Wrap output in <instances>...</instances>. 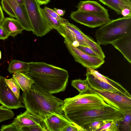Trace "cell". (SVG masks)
<instances>
[{
    "label": "cell",
    "instance_id": "obj_26",
    "mask_svg": "<svg viewBox=\"0 0 131 131\" xmlns=\"http://www.w3.org/2000/svg\"><path fill=\"white\" fill-rule=\"evenodd\" d=\"M110 120L96 121L86 123L81 127L84 131H96Z\"/></svg>",
    "mask_w": 131,
    "mask_h": 131
},
{
    "label": "cell",
    "instance_id": "obj_1",
    "mask_svg": "<svg viewBox=\"0 0 131 131\" xmlns=\"http://www.w3.org/2000/svg\"><path fill=\"white\" fill-rule=\"evenodd\" d=\"M21 98L26 110L42 121L54 114L63 115V101L34 83L23 92Z\"/></svg>",
    "mask_w": 131,
    "mask_h": 131
},
{
    "label": "cell",
    "instance_id": "obj_35",
    "mask_svg": "<svg viewBox=\"0 0 131 131\" xmlns=\"http://www.w3.org/2000/svg\"><path fill=\"white\" fill-rule=\"evenodd\" d=\"M1 131H19L13 122L7 125H2L0 129Z\"/></svg>",
    "mask_w": 131,
    "mask_h": 131
},
{
    "label": "cell",
    "instance_id": "obj_20",
    "mask_svg": "<svg viewBox=\"0 0 131 131\" xmlns=\"http://www.w3.org/2000/svg\"><path fill=\"white\" fill-rule=\"evenodd\" d=\"M98 0L119 15H121V11L124 9L131 8V0Z\"/></svg>",
    "mask_w": 131,
    "mask_h": 131
},
{
    "label": "cell",
    "instance_id": "obj_16",
    "mask_svg": "<svg viewBox=\"0 0 131 131\" xmlns=\"http://www.w3.org/2000/svg\"><path fill=\"white\" fill-rule=\"evenodd\" d=\"M13 122L20 131V128L22 127L40 124L44 122L26 110L17 116Z\"/></svg>",
    "mask_w": 131,
    "mask_h": 131
},
{
    "label": "cell",
    "instance_id": "obj_40",
    "mask_svg": "<svg viewBox=\"0 0 131 131\" xmlns=\"http://www.w3.org/2000/svg\"><path fill=\"white\" fill-rule=\"evenodd\" d=\"M40 5H46L49 3L50 0H36Z\"/></svg>",
    "mask_w": 131,
    "mask_h": 131
},
{
    "label": "cell",
    "instance_id": "obj_4",
    "mask_svg": "<svg viewBox=\"0 0 131 131\" xmlns=\"http://www.w3.org/2000/svg\"><path fill=\"white\" fill-rule=\"evenodd\" d=\"M131 34V17L111 20L96 31L95 37L100 45H106Z\"/></svg>",
    "mask_w": 131,
    "mask_h": 131
},
{
    "label": "cell",
    "instance_id": "obj_24",
    "mask_svg": "<svg viewBox=\"0 0 131 131\" xmlns=\"http://www.w3.org/2000/svg\"><path fill=\"white\" fill-rule=\"evenodd\" d=\"M71 85L79 91V94L84 93L89 90V85L87 79L82 80L79 79L71 81Z\"/></svg>",
    "mask_w": 131,
    "mask_h": 131
},
{
    "label": "cell",
    "instance_id": "obj_8",
    "mask_svg": "<svg viewBox=\"0 0 131 131\" xmlns=\"http://www.w3.org/2000/svg\"><path fill=\"white\" fill-rule=\"evenodd\" d=\"M1 4L3 10L11 17L15 18L24 30L32 31L33 28L24 4H20L16 0H1Z\"/></svg>",
    "mask_w": 131,
    "mask_h": 131
},
{
    "label": "cell",
    "instance_id": "obj_12",
    "mask_svg": "<svg viewBox=\"0 0 131 131\" xmlns=\"http://www.w3.org/2000/svg\"><path fill=\"white\" fill-rule=\"evenodd\" d=\"M77 7L80 11L110 18L108 10L95 1H80Z\"/></svg>",
    "mask_w": 131,
    "mask_h": 131
},
{
    "label": "cell",
    "instance_id": "obj_29",
    "mask_svg": "<svg viewBox=\"0 0 131 131\" xmlns=\"http://www.w3.org/2000/svg\"><path fill=\"white\" fill-rule=\"evenodd\" d=\"M15 114L11 109L0 106V123L13 118Z\"/></svg>",
    "mask_w": 131,
    "mask_h": 131
},
{
    "label": "cell",
    "instance_id": "obj_9",
    "mask_svg": "<svg viewBox=\"0 0 131 131\" xmlns=\"http://www.w3.org/2000/svg\"><path fill=\"white\" fill-rule=\"evenodd\" d=\"M64 42L75 61L84 67L95 70L100 67L105 62L104 59L89 55L82 51L65 38Z\"/></svg>",
    "mask_w": 131,
    "mask_h": 131
},
{
    "label": "cell",
    "instance_id": "obj_11",
    "mask_svg": "<svg viewBox=\"0 0 131 131\" xmlns=\"http://www.w3.org/2000/svg\"><path fill=\"white\" fill-rule=\"evenodd\" d=\"M71 19L75 22L91 28L101 27L111 20L110 18L77 10L70 14Z\"/></svg>",
    "mask_w": 131,
    "mask_h": 131
},
{
    "label": "cell",
    "instance_id": "obj_39",
    "mask_svg": "<svg viewBox=\"0 0 131 131\" xmlns=\"http://www.w3.org/2000/svg\"><path fill=\"white\" fill-rule=\"evenodd\" d=\"M5 18L2 8L0 5V26Z\"/></svg>",
    "mask_w": 131,
    "mask_h": 131
},
{
    "label": "cell",
    "instance_id": "obj_14",
    "mask_svg": "<svg viewBox=\"0 0 131 131\" xmlns=\"http://www.w3.org/2000/svg\"><path fill=\"white\" fill-rule=\"evenodd\" d=\"M43 121L48 131H63L72 122L65 115L57 114L53 115Z\"/></svg>",
    "mask_w": 131,
    "mask_h": 131
},
{
    "label": "cell",
    "instance_id": "obj_36",
    "mask_svg": "<svg viewBox=\"0 0 131 131\" xmlns=\"http://www.w3.org/2000/svg\"><path fill=\"white\" fill-rule=\"evenodd\" d=\"M9 36V35L4 29L0 26V40H5L7 39Z\"/></svg>",
    "mask_w": 131,
    "mask_h": 131
},
{
    "label": "cell",
    "instance_id": "obj_7",
    "mask_svg": "<svg viewBox=\"0 0 131 131\" xmlns=\"http://www.w3.org/2000/svg\"><path fill=\"white\" fill-rule=\"evenodd\" d=\"M88 90L97 94L108 104L124 114L131 111V97L116 93L98 89L89 85Z\"/></svg>",
    "mask_w": 131,
    "mask_h": 131
},
{
    "label": "cell",
    "instance_id": "obj_10",
    "mask_svg": "<svg viewBox=\"0 0 131 131\" xmlns=\"http://www.w3.org/2000/svg\"><path fill=\"white\" fill-rule=\"evenodd\" d=\"M6 78L0 75V104L10 109L25 107L22 105L21 98H18L6 84Z\"/></svg>",
    "mask_w": 131,
    "mask_h": 131
},
{
    "label": "cell",
    "instance_id": "obj_28",
    "mask_svg": "<svg viewBox=\"0 0 131 131\" xmlns=\"http://www.w3.org/2000/svg\"><path fill=\"white\" fill-rule=\"evenodd\" d=\"M119 131H131V111L124 114V117L120 124Z\"/></svg>",
    "mask_w": 131,
    "mask_h": 131
},
{
    "label": "cell",
    "instance_id": "obj_34",
    "mask_svg": "<svg viewBox=\"0 0 131 131\" xmlns=\"http://www.w3.org/2000/svg\"><path fill=\"white\" fill-rule=\"evenodd\" d=\"M63 131H84V129L74 123L72 122L63 130Z\"/></svg>",
    "mask_w": 131,
    "mask_h": 131
},
{
    "label": "cell",
    "instance_id": "obj_42",
    "mask_svg": "<svg viewBox=\"0 0 131 131\" xmlns=\"http://www.w3.org/2000/svg\"><path fill=\"white\" fill-rule=\"evenodd\" d=\"M1 58V51H0V60Z\"/></svg>",
    "mask_w": 131,
    "mask_h": 131
},
{
    "label": "cell",
    "instance_id": "obj_30",
    "mask_svg": "<svg viewBox=\"0 0 131 131\" xmlns=\"http://www.w3.org/2000/svg\"><path fill=\"white\" fill-rule=\"evenodd\" d=\"M5 82L7 85L18 98L20 97V88L16 81L12 78L9 79L6 78Z\"/></svg>",
    "mask_w": 131,
    "mask_h": 131
},
{
    "label": "cell",
    "instance_id": "obj_5",
    "mask_svg": "<svg viewBox=\"0 0 131 131\" xmlns=\"http://www.w3.org/2000/svg\"><path fill=\"white\" fill-rule=\"evenodd\" d=\"M62 110L64 114L85 111L110 106L99 95L89 91L63 100Z\"/></svg>",
    "mask_w": 131,
    "mask_h": 131
},
{
    "label": "cell",
    "instance_id": "obj_21",
    "mask_svg": "<svg viewBox=\"0 0 131 131\" xmlns=\"http://www.w3.org/2000/svg\"><path fill=\"white\" fill-rule=\"evenodd\" d=\"M13 78L23 92L30 89L32 84L34 83V81L25 72H15L13 75Z\"/></svg>",
    "mask_w": 131,
    "mask_h": 131
},
{
    "label": "cell",
    "instance_id": "obj_18",
    "mask_svg": "<svg viewBox=\"0 0 131 131\" xmlns=\"http://www.w3.org/2000/svg\"><path fill=\"white\" fill-rule=\"evenodd\" d=\"M9 36L15 37L21 33L24 29L16 19L12 17L5 18L1 26Z\"/></svg>",
    "mask_w": 131,
    "mask_h": 131
},
{
    "label": "cell",
    "instance_id": "obj_32",
    "mask_svg": "<svg viewBox=\"0 0 131 131\" xmlns=\"http://www.w3.org/2000/svg\"><path fill=\"white\" fill-rule=\"evenodd\" d=\"M47 13L50 16L56 18L62 24H64L69 22L68 21L59 16L54 10L47 7H45L43 8Z\"/></svg>",
    "mask_w": 131,
    "mask_h": 131
},
{
    "label": "cell",
    "instance_id": "obj_17",
    "mask_svg": "<svg viewBox=\"0 0 131 131\" xmlns=\"http://www.w3.org/2000/svg\"><path fill=\"white\" fill-rule=\"evenodd\" d=\"M111 44L122 53L129 63H131V34L114 41Z\"/></svg>",
    "mask_w": 131,
    "mask_h": 131
},
{
    "label": "cell",
    "instance_id": "obj_6",
    "mask_svg": "<svg viewBox=\"0 0 131 131\" xmlns=\"http://www.w3.org/2000/svg\"><path fill=\"white\" fill-rule=\"evenodd\" d=\"M24 2L34 34L37 36L42 37L52 29L46 20L40 5L36 0H24Z\"/></svg>",
    "mask_w": 131,
    "mask_h": 131
},
{
    "label": "cell",
    "instance_id": "obj_19",
    "mask_svg": "<svg viewBox=\"0 0 131 131\" xmlns=\"http://www.w3.org/2000/svg\"><path fill=\"white\" fill-rule=\"evenodd\" d=\"M57 31L64 38L66 39L74 46L77 47L79 45H81L90 47L64 24H62Z\"/></svg>",
    "mask_w": 131,
    "mask_h": 131
},
{
    "label": "cell",
    "instance_id": "obj_23",
    "mask_svg": "<svg viewBox=\"0 0 131 131\" xmlns=\"http://www.w3.org/2000/svg\"><path fill=\"white\" fill-rule=\"evenodd\" d=\"M29 69L28 63L15 59L9 63L8 70L11 73L17 72H26L28 71Z\"/></svg>",
    "mask_w": 131,
    "mask_h": 131
},
{
    "label": "cell",
    "instance_id": "obj_37",
    "mask_svg": "<svg viewBox=\"0 0 131 131\" xmlns=\"http://www.w3.org/2000/svg\"><path fill=\"white\" fill-rule=\"evenodd\" d=\"M123 17H131V8H125L121 11V14Z\"/></svg>",
    "mask_w": 131,
    "mask_h": 131
},
{
    "label": "cell",
    "instance_id": "obj_13",
    "mask_svg": "<svg viewBox=\"0 0 131 131\" xmlns=\"http://www.w3.org/2000/svg\"><path fill=\"white\" fill-rule=\"evenodd\" d=\"M64 25L97 53L101 58L103 59L105 58L104 53L100 45L97 42L95 41L92 38L84 34L79 28L74 25L68 22Z\"/></svg>",
    "mask_w": 131,
    "mask_h": 131
},
{
    "label": "cell",
    "instance_id": "obj_25",
    "mask_svg": "<svg viewBox=\"0 0 131 131\" xmlns=\"http://www.w3.org/2000/svg\"><path fill=\"white\" fill-rule=\"evenodd\" d=\"M121 121L119 120H110L96 131H119V127Z\"/></svg>",
    "mask_w": 131,
    "mask_h": 131
},
{
    "label": "cell",
    "instance_id": "obj_27",
    "mask_svg": "<svg viewBox=\"0 0 131 131\" xmlns=\"http://www.w3.org/2000/svg\"><path fill=\"white\" fill-rule=\"evenodd\" d=\"M41 10L46 20L52 29H54L57 30L63 24L47 13L43 8H41Z\"/></svg>",
    "mask_w": 131,
    "mask_h": 131
},
{
    "label": "cell",
    "instance_id": "obj_41",
    "mask_svg": "<svg viewBox=\"0 0 131 131\" xmlns=\"http://www.w3.org/2000/svg\"><path fill=\"white\" fill-rule=\"evenodd\" d=\"M17 2L21 4H24V0H16Z\"/></svg>",
    "mask_w": 131,
    "mask_h": 131
},
{
    "label": "cell",
    "instance_id": "obj_15",
    "mask_svg": "<svg viewBox=\"0 0 131 131\" xmlns=\"http://www.w3.org/2000/svg\"><path fill=\"white\" fill-rule=\"evenodd\" d=\"M86 75L88 84L90 86L98 89L116 93L127 96L120 90L102 80L87 70Z\"/></svg>",
    "mask_w": 131,
    "mask_h": 131
},
{
    "label": "cell",
    "instance_id": "obj_38",
    "mask_svg": "<svg viewBox=\"0 0 131 131\" xmlns=\"http://www.w3.org/2000/svg\"><path fill=\"white\" fill-rule=\"evenodd\" d=\"M53 10L60 16H63L65 13V11L64 10L54 8Z\"/></svg>",
    "mask_w": 131,
    "mask_h": 131
},
{
    "label": "cell",
    "instance_id": "obj_31",
    "mask_svg": "<svg viewBox=\"0 0 131 131\" xmlns=\"http://www.w3.org/2000/svg\"><path fill=\"white\" fill-rule=\"evenodd\" d=\"M48 131L45 124L29 126H24L20 128V131Z\"/></svg>",
    "mask_w": 131,
    "mask_h": 131
},
{
    "label": "cell",
    "instance_id": "obj_3",
    "mask_svg": "<svg viewBox=\"0 0 131 131\" xmlns=\"http://www.w3.org/2000/svg\"><path fill=\"white\" fill-rule=\"evenodd\" d=\"M64 114L69 121L81 127L86 123L96 121H122L124 117V114L122 112L110 106Z\"/></svg>",
    "mask_w": 131,
    "mask_h": 131
},
{
    "label": "cell",
    "instance_id": "obj_33",
    "mask_svg": "<svg viewBox=\"0 0 131 131\" xmlns=\"http://www.w3.org/2000/svg\"><path fill=\"white\" fill-rule=\"evenodd\" d=\"M76 47L87 54L92 56L100 58L97 53L89 47L79 45Z\"/></svg>",
    "mask_w": 131,
    "mask_h": 131
},
{
    "label": "cell",
    "instance_id": "obj_2",
    "mask_svg": "<svg viewBox=\"0 0 131 131\" xmlns=\"http://www.w3.org/2000/svg\"><path fill=\"white\" fill-rule=\"evenodd\" d=\"M28 63L29 70L25 73L35 84L52 94L65 91L69 78L67 70L44 62Z\"/></svg>",
    "mask_w": 131,
    "mask_h": 131
},
{
    "label": "cell",
    "instance_id": "obj_22",
    "mask_svg": "<svg viewBox=\"0 0 131 131\" xmlns=\"http://www.w3.org/2000/svg\"><path fill=\"white\" fill-rule=\"evenodd\" d=\"M86 70L96 76L102 80L106 82L112 86L117 88L124 92L126 96L131 98V96L128 92L119 83L109 79L99 73L94 69L86 68Z\"/></svg>",
    "mask_w": 131,
    "mask_h": 131
}]
</instances>
